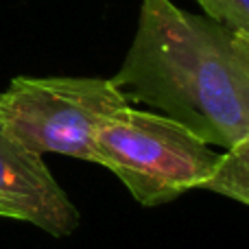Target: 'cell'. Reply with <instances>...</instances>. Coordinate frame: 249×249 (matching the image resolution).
Masks as SVG:
<instances>
[{
    "mask_svg": "<svg viewBox=\"0 0 249 249\" xmlns=\"http://www.w3.org/2000/svg\"><path fill=\"white\" fill-rule=\"evenodd\" d=\"M219 158V151L181 123L133 105L109 114L94 140V164L114 173L146 208L201 188Z\"/></svg>",
    "mask_w": 249,
    "mask_h": 249,
    "instance_id": "cell-2",
    "label": "cell"
},
{
    "mask_svg": "<svg viewBox=\"0 0 249 249\" xmlns=\"http://www.w3.org/2000/svg\"><path fill=\"white\" fill-rule=\"evenodd\" d=\"M208 18L232 26L238 31H249V0H197Z\"/></svg>",
    "mask_w": 249,
    "mask_h": 249,
    "instance_id": "cell-6",
    "label": "cell"
},
{
    "mask_svg": "<svg viewBox=\"0 0 249 249\" xmlns=\"http://www.w3.org/2000/svg\"><path fill=\"white\" fill-rule=\"evenodd\" d=\"M127 103L173 118L210 146L249 140V31L142 0L136 35L112 77Z\"/></svg>",
    "mask_w": 249,
    "mask_h": 249,
    "instance_id": "cell-1",
    "label": "cell"
},
{
    "mask_svg": "<svg viewBox=\"0 0 249 249\" xmlns=\"http://www.w3.org/2000/svg\"><path fill=\"white\" fill-rule=\"evenodd\" d=\"M0 216L31 223L51 236L79 228V210L46 168L0 123Z\"/></svg>",
    "mask_w": 249,
    "mask_h": 249,
    "instance_id": "cell-4",
    "label": "cell"
},
{
    "mask_svg": "<svg viewBox=\"0 0 249 249\" xmlns=\"http://www.w3.org/2000/svg\"><path fill=\"white\" fill-rule=\"evenodd\" d=\"M124 105L112 79L16 77L0 92V123L42 158L59 153L94 164L101 123Z\"/></svg>",
    "mask_w": 249,
    "mask_h": 249,
    "instance_id": "cell-3",
    "label": "cell"
},
{
    "mask_svg": "<svg viewBox=\"0 0 249 249\" xmlns=\"http://www.w3.org/2000/svg\"><path fill=\"white\" fill-rule=\"evenodd\" d=\"M201 190H210L243 206L249 203V140L223 149L216 166L201 184Z\"/></svg>",
    "mask_w": 249,
    "mask_h": 249,
    "instance_id": "cell-5",
    "label": "cell"
}]
</instances>
